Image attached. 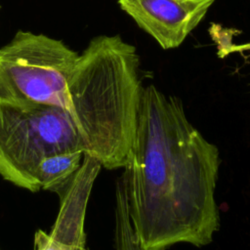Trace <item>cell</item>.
<instances>
[{"label":"cell","mask_w":250,"mask_h":250,"mask_svg":"<svg viewBox=\"0 0 250 250\" xmlns=\"http://www.w3.org/2000/svg\"><path fill=\"white\" fill-rule=\"evenodd\" d=\"M217 146L187 118L182 103L143 87L124 167L128 208L141 250L209 244L219 227Z\"/></svg>","instance_id":"1"},{"label":"cell","mask_w":250,"mask_h":250,"mask_svg":"<svg viewBox=\"0 0 250 250\" xmlns=\"http://www.w3.org/2000/svg\"><path fill=\"white\" fill-rule=\"evenodd\" d=\"M135 126L57 106L0 100V176L37 192L38 163L71 151L93 156L107 169L124 168Z\"/></svg>","instance_id":"2"},{"label":"cell","mask_w":250,"mask_h":250,"mask_svg":"<svg viewBox=\"0 0 250 250\" xmlns=\"http://www.w3.org/2000/svg\"><path fill=\"white\" fill-rule=\"evenodd\" d=\"M79 57L61 40L19 30L0 48V100L75 113L70 84Z\"/></svg>","instance_id":"3"},{"label":"cell","mask_w":250,"mask_h":250,"mask_svg":"<svg viewBox=\"0 0 250 250\" xmlns=\"http://www.w3.org/2000/svg\"><path fill=\"white\" fill-rule=\"evenodd\" d=\"M103 165L90 155L60 191V209L50 232L34 234V250H85L84 222L94 183Z\"/></svg>","instance_id":"4"},{"label":"cell","mask_w":250,"mask_h":250,"mask_svg":"<svg viewBox=\"0 0 250 250\" xmlns=\"http://www.w3.org/2000/svg\"><path fill=\"white\" fill-rule=\"evenodd\" d=\"M215 0H118L137 24L163 49L180 46Z\"/></svg>","instance_id":"5"},{"label":"cell","mask_w":250,"mask_h":250,"mask_svg":"<svg viewBox=\"0 0 250 250\" xmlns=\"http://www.w3.org/2000/svg\"><path fill=\"white\" fill-rule=\"evenodd\" d=\"M83 157L82 152L71 151L43 158L34 174L38 189L61 191L80 168Z\"/></svg>","instance_id":"6"},{"label":"cell","mask_w":250,"mask_h":250,"mask_svg":"<svg viewBox=\"0 0 250 250\" xmlns=\"http://www.w3.org/2000/svg\"><path fill=\"white\" fill-rule=\"evenodd\" d=\"M114 222L115 250H141L130 218L126 191V177L124 172L121 177L118 178L115 185Z\"/></svg>","instance_id":"7"},{"label":"cell","mask_w":250,"mask_h":250,"mask_svg":"<svg viewBox=\"0 0 250 250\" xmlns=\"http://www.w3.org/2000/svg\"><path fill=\"white\" fill-rule=\"evenodd\" d=\"M244 51H250V43L245 44H238V45H229L227 48H225L223 51L219 52L220 57L233 53V52H244Z\"/></svg>","instance_id":"8"},{"label":"cell","mask_w":250,"mask_h":250,"mask_svg":"<svg viewBox=\"0 0 250 250\" xmlns=\"http://www.w3.org/2000/svg\"><path fill=\"white\" fill-rule=\"evenodd\" d=\"M85 250H90V249H89V248H87V247H86V249H85Z\"/></svg>","instance_id":"9"},{"label":"cell","mask_w":250,"mask_h":250,"mask_svg":"<svg viewBox=\"0 0 250 250\" xmlns=\"http://www.w3.org/2000/svg\"><path fill=\"white\" fill-rule=\"evenodd\" d=\"M0 250H1V249H0Z\"/></svg>","instance_id":"10"}]
</instances>
